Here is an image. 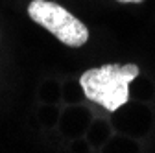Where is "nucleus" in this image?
Wrapping results in <instances>:
<instances>
[{"mask_svg": "<svg viewBox=\"0 0 155 153\" xmlns=\"http://www.w3.org/2000/svg\"><path fill=\"white\" fill-rule=\"evenodd\" d=\"M139 74L140 68L135 63H109L83 72L80 78V85L89 100L104 105L109 112H113L129 100L127 87Z\"/></svg>", "mask_w": 155, "mask_h": 153, "instance_id": "nucleus-1", "label": "nucleus"}, {"mask_svg": "<svg viewBox=\"0 0 155 153\" xmlns=\"http://www.w3.org/2000/svg\"><path fill=\"white\" fill-rule=\"evenodd\" d=\"M28 15L33 22L41 24L52 35H55L63 44L78 48L89 39V30L78 17L68 13L63 6L50 0H31Z\"/></svg>", "mask_w": 155, "mask_h": 153, "instance_id": "nucleus-2", "label": "nucleus"}, {"mask_svg": "<svg viewBox=\"0 0 155 153\" xmlns=\"http://www.w3.org/2000/svg\"><path fill=\"white\" fill-rule=\"evenodd\" d=\"M116 2H122V4H140L144 0H116Z\"/></svg>", "mask_w": 155, "mask_h": 153, "instance_id": "nucleus-3", "label": "nucleus"}]
</instances>
